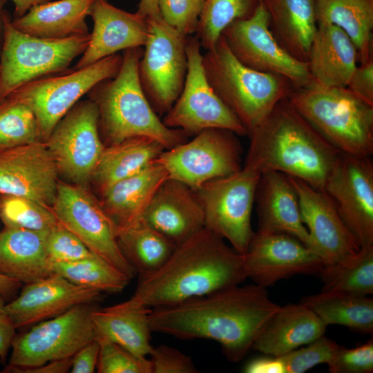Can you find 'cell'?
Masks as SVG:
<instances>
[{
    "mask_svg": "<svg viewBox=\"0 0 373 373\" xmlns=\"http://www.w3.org/2000/svg\"><path fill=\"white\" fill-rule=\"evenodd\" d=\"M48 231L4 227L0 231V274L21 284L54 274L46 251Z\"/></svg>",
    "mask_w": 373,
    "mask_h": 373,
    "instance_id": "83f0119b",
    "label": "cell"
},
{
    "mask_svg": "<svg viewBox=\"0 0 373 373\" xmlns=\"http://www.w3.org/2000/svg\"><path fill=\"white\" fill-rule=\"evenodd\" d=\"M238 136L227 129H205L192 140L165 149L155 161L164 167L169 178L196 191L209 180L242 168V147Z\"/></svg>",
    "mask_w": 373,
    "mask_h": 373,
    "instance_id": "30bf717a",
    "label": "cell"
},
{
    "mask_svg": "<svg viewBox=\"0 0 373 373\" xmlns=\"http://www.w3.org/2000/svg\"><path fill=\"white\" fill-rule=\"evenodd\" d=\"M117 239L122 254L138 275L158 269L177 247L142 218L117 229Z\"/></svg>",
    "mask_w": 373,
    "mask_h": 373,
    "instance_id": "e575fe53",
    "label": "cell"
},
{
    "mask_svg": "<svg viewBox=\"0 0 373 373\" xmlns=\"http://www.w3.org/2000/svg\"><path fill=\"white\" fill-rule=\"evenodd\" d=\"M288 177L296 191L302 221L312 249L324 265L344 262L354 256L361 247L343 223L330 197L300 179Z\"/></svg>",
    "mask_w": 373,
    "mask_h": 373,
    "instance_id": "ffe728a7",
    "label": "cell"
},
{
    "mask_svg": "<svg viewBox=\"0 0 373 373\" xmlns=\"http://www.w3.org/2000/svg\"><path fill=\"white\" fill-rule=\"evenodd\" d=\"M207 81L238 118L249 136L293 88L286 78L252 70L231 53L222 37L202 55Z\"/></svg>",
    "mask_w": 373,
    "mask_h": 373,
    "instance_id": "8992f818",
    "label": "cell"
},
{
    "mask_svg": "<svg viewBox=\"0 0 373 373\" xmlns=\"http://www.w3.org/2000/svg\"><path fill=\"white\" fill-rule=\"evenodd\" d=\"M201 46L195 35L186 37L187 70L182 90L162 119L171 128L188 136L208 128H224L239 136L247 131L233 113L216 94L205 75Z\"/></svg>",
    "mask_w": 373,
    "mask_h": 373,
    "instance_id": "7c38bea8",
    "label": "cell"
},
{
    "mask_svg": "<svg viewBox=\"0 0 373 373\" xmlns=\"http://www.w3.org/2000/svg\"><path fill=\"white\" fill-rule=\"evenodd\" d=\"M321 291L367 296L373 294V245L361 247L350 259L324 265L318 273Z\"/></svg>",
    "mask_w": 373,
    "mask_h": 373,
    "instance_id": "d590c367",
    "label": "cell"
},
{
    "mask_svg": "<svg viewBox=\"0 0 373 373\" xmlns=\"http://www.w3.org/2000/svg\"><path fill=\"white\" fill-rule=\"evenodd\" d=\"M8 0H0V50L2 47L4 35V14L6 10L4 6Z\"/></svg>",
    "mask_w": 373,
    "mask_h": 373,
    "instance_id": "9f6ffc18",
    "label": "cell"
},
{
    "mask_svg": "<svg viewBox=\"0 0 373 373\" xmlns=\"http://www.w3.org/2000/svg\"><path fill=\"white\" fill-rule=\"evenodd\" d=\"M149 35L138 65L142 89L155 113L164 115L179 97L187 70L186 36L161 17L147 18Z\"/></svg>",
    "mask_w": 373,
    "mask_h": 373,
    "instance_id": "8fae6325",
    "label": "cell"
},
{
    "mask_svg": "<svg viewBox=\"0 0 373 373\" xmlns=\"http://www.w3.org/2000/svg\"><path fill=\"white\" fill-rule=\"evenodd\" d=\"M243 167L276 171L323 190L339 151L289 102L280 101L249 135Z\"/></svg>",
    "mask_w": 373,
    "mask_h": 373,
    "instance_id": "3957f363",
    "label": "cell"
},
{
    "mask_svg": "<svg viewBox=\"0 0 373 373\" xmlns=\"http://www.w3.org/2000/svg\"><path fill=\"white\" fill-rule=\"evenodd\" d=\"M51 268L53 273L73 284L102 293H119L131 280L122 271L95 254L73 262H52Z\"/></svg>",
    "mask_w": 373,
    "mask_h": 373,
    "instance_id": "8d00e7d4",
    "label": "cell"
},
{
    "mask_svg": "<svg viewBox=\"0 0 373 373\" xmlns=\"http://www.w3.org/2000/svg\"><path fill=\"white\" fill-rule=\"evenodd\" d=\"M260 175L242 166L195 191L204 211V227L227 240L242 255L254 233L251 218Z\"/></svg>",
    "mask_w": 373,
    "mask_h": 373,
    "instance_id": "9c48e42d",
    "label": "cell"
},
{
    "mask_svg": "<svg viewBox=\"0 0 373 373\" xmlns=\"http://www.w3.org/2000/svg\"><path fill=\"white\" fill-rule=\"evenodd\" d=\"M314 1H317V0H314Z\"/></svg>",
    "mask_w": 373,
    "mask_h": 373,
    "instance_id": "6f0895ef",
    "label": "cell"
},
{
    "mask_svg": "<svg viewBox=\"0 0 373 373\" xmlns=\"http://www.w3.org/2000/svg\"><path fill=\"white\" fill-rule=\"evenodd\" d=\"M99 342L93 339L79 351L72 358L70 372L72 373H93L97 367Z\"/></svg>",
    "mask_w": 373,
    "mask_h": 373,
    "instance_id": "c3c4849f",
    "label": "cell"
},
{
    "mask_svg": "<svg viewBox=\"0 0 373 373\" xmlns=\"http://www.w3.org/2000/svg\"><path fill=\"white\" fill-rule=\"evenodd\" d=\"M247 373H286L280 356L266 355L249 361L243 369Z\"/></svg>",
    "mask_w": 373,
    "mask_h": 373,
    "instance_id": "f907efd6",
    "label": "cell"
},
{
    "mask_svg": "<svg viewBox=\"0 0 373 373\" xmlns=\"http://www.w3.org/2000/svg\"><path fill=\"white\" fill-rule=\"evenodd\" d=\"M45 142L59 175L86 187L105 146L96 104L89 99L79 101L58 122Z\"/></svg>",
    "mask_w": 373,
    "mask_h": 373,
    "instance_id": "9a60e30c",
    "label": "cell"
},
{
    "mask_svg": "<svg viewBox=\"0 0 373 373\" xmlns=\"http://www.w3.org/2000/svg\"><path fill=\"white\" fill-rule=\"evenodd\" d=\"M357 63L356 47L341 28L318 24L307 62L312 81L328 87H347Z\"/></svg>",
    "mask_w": 373,
    "mask_h": 373,
    "instance_id": "484cf974",
    "label": "cell"
},
{
    "mask_svg": "<svg viewBox=\"0 0 373 373\" xmlns=\"http://www.w3.org/2000/svg\"><path fill=\"white\" fill-rule=\"evenodd\" d=\"M256 284H241L188 300L153 308L152 332L182 340L210 339L218 343L228 360L238 362L249 351L280 306Z\"/></svg>",
    "mask_w": 373,
    "mask_h": 373,
    "instance_id": "6da1fadb",
    "label": "cell"
},
{
    "mask_svg": "<svg viewBox=\"0 0 373 373\" xmlns=\"http://www.w3.org/2000/svg\"><path fill=\"white\" fill-rule=\"evenodd\" d=\"M151 309L130 299L104 308L97 307L90 315L95 339L114 343L138 356L149 355L153 347Z\"/></svg>",
    "mask_w": 373,
    "mask_h": 373,
    "instance_id": "4316f807",
    "label": "cell"
},
{
    "mask_svg": "<svg viewBox=\"0 0 373 373\" xmlns=\"http://www.w3.org/2000/svg\"><path fill=\"white\" fill-rule=\"evenodd\" d=\"M317 24L341 28L357 51L358 62L373 58V0L315 1Z\"/></svg>",
    "mask_w": 373,
    "mask_h": 373,
    "instance_id": "d6a6232c",
    "label": "cell"
},
{
    "mask_svg": "<svg viewBox=\"0 0 373 373\" xmlns=\"http://www.w3.org/2000/svg\"><path fill=\"white\" fill-rule=\"evenodd\" d=\"M138 276L129 299L153 309L238 285L247 278L243 255L206 227L177 245L158 269Z\"/></svg>",
    "mask_w": 373,
    "mask_h": 373,
    "instance_id": "7a4b0ae2",
    "label": "cell"
},
{
    "mask_svg": "<svg viewBox=\"0 0 373 373\" xmlns=\"http://www.w3.org/2000/svg\"><path fill=\"white\" fill-rule=\"evenodd\" d=\"M0 220L4 227L50 231L58 222L52 209L21 196L0 193Z\"/></svg>",
    "mask_w": 373,
    "mask_h": 373,
    "instance_id": "ab89813d",
    "label": "cell"
},
{
    "mask_svg": "<svg viewBox=\"0 0 373 373\" xmlns=\"http://www.w3.org/2000/svg\"><path fill=\"white\" fill-rule=\"evenodd\" d=\"M331 373H371L373 372V341L352 349L340 346L327 364Z\"/></svg>",
    "mask_w": 373,
    "mask_h": 373,
    "instance_id": "f6af8a7d",
    "label": "cell"
},
{
    "mask_svg": "<svg viewBox=\"0 0 373 373\" xmlns=\"http://www.w3.org/2000/svg\"><path fill=\"white\" fill-rule=\"evenodd\" d=\"M340 345L325 335L309 344L280 356L286 373H303L321 364H329Z\"/></svg>",
    "mask_w": 373,
    "mask_h": 373,
    "instance_id": "60d3db41",
    "label": "cell"
},
{
    "mask_svg": "<svg viewBox=\"0 0 373 373\" xmlns=\"http://www.w3.org/2000/svg\"><path fill=\"white\" fill-rule=\"evenodd\" d=\"M99 342L97 372L153 373L151 362L146 356L136 355L112 342Z\"/></svg>",
    "mask_w": 373,
    "mask_h": 373,
    "instance_id": "b9f144b4",
    "label": "cell"
},
{
    "mask_svg": "<svg viewBox=\"0 0 373 373\" xmlns=\"http://www.w3.org/2000/svg\"><path fill=\"white\" fill-rule=\"evenodd\" d=\"M222 35L231 53L244 66L282 76L294 87L312 81L307 64L291 57L274 37L261 3L251 17L231 23Z\"/></svg>",
    "mask_w": 373,
    "mask_h": 373,
    "instance_id": "e0dca14e",
    "label": "cell"
},
{
    "mask_svg": "<svg viewBox=\"0 0 373 373\" xmlns=\"http://www.w3.org/2000/svg\"><path fill=\"white\" fill-rule=\"evenodd\" d=\"M327 326L304 304L279 307L255 340L252 349L280 356L325 335Z\"/></svg>",
    "mask_w": 373,
    "mask_h": 373,
    "instance_id": "d4e9b609",
    "label": "cell"
},
{
    "mask_svg": "<svg viewBox=\"0 0 373 373\" xmlns=\"http://www.w3.org/2000/svg\"><path fill=\"white\" fill-rule=\"evenodd\" d=\"M93 0H58L37 4L11 22L19 31L37 37L60 39L89 34L86 19Z\"/></svg>",
    "mask_w": 373,
    "mask_h": 373,
    "instance_id": "f546056e",
    "label": "cell"
},
{
    "mask_svg": "<svg viewBox=\"0 0 373 373\" xmlns=\"http://www.w3.org/2000/svg\"><path fill=\"white\" fill-rule=\"evenodd\" d=\"M7 301L0 294V361L5 365L12 341L16 336V327L8 314Z\"/></svg>",
    "mask_w": 373,
    "mask_h": 373,
    "instance_id": "681fc988",
    "label": "cell"
},
{
    "mask_svg": "<svg viewBox=\"0 0 373 373\" xmlns=\"http://www.w3.org/2000/svg\"><path fill=\"white\" fill-rule=\"evenodd\" d=\"M165 150L154 138L135 136L104 146L92 175L99 195L115 183L146 168Z\"/></svg>",
    "mask_w": 373,
    "mask_h": 373,
    "instance_id": "1f68e13d",
    "label": "cell"
},
{
    "mask_svg": "<svg viewBox=\"0 0 373 373\" xmlns=\"http://www.w3.org/2000/svg\"><path fill=\"white\" fill-rule=\"evenodd\" d=\"M89 16L93 21L88 45L74 68H81L118 53L146 44L149 35L147 18L109 3L93 0Z\"/></svg>",
    "mask_w": 373,
    "mask_h": 373,
    "instance_id": "7402d4cb",
    "label": "cell"
},
{
    "mask_svg": "<svg viewBox=\"0 0 373 373\" xmlns=\"http://www.w3.org/2000/svg\"><path fill=\"white\" fill-rule=\"evenodd\" d=\"M149 356L153 373L198 372L189 356L166 345L153 347Z\"/></svg>",
    "mask_w": 373,
    "mask_h": 373,
    "instance_id": "bcb514c9",
    "label": "cell"
},
{
    "mask_svg": "<svg viewBox=\"0 0 373 373\" xmlns=\"http://www.w3.org/2000/svg\"><path fill=\"white\" fill-rule=\"evenodd\" d=\"M204 0H157L162 20L184 36L195 34Z\"/></svg>",
    "mask_w": 373,
    "mask_h": 373,
    "instance_id": "7bdbcfd3",
    "label": "cell"
},
{
    "mask_svg": "<svg viewBox=\"0 0 373 373\" xmlns=\"http://www.w3.org/2000/svg\"><path fill=\"white\" fill-rule=\"evenodd\" d=\"M4 14L3 41L0 50V102L23 85L68 69L86 50L90 33L51 39L25 34Z\"/></svg>",
    "mask_w": 373,
    "mask_h": 373,
    "instance_id": "52a82bcc",
    "label": "cell"
},
{
    "mask_svg": "<svg viewBox=\"0 0 373 373\" xmlns=\"http://www.w3.org/2000/svg\"><path fill=\"white\" fill-rule=\"evenodd\" d=\"M155 160L140 172L122 180L104 191L101 204L117 227L125 228L140 219L162 183L168 178Z\"/></svg>",
    "mask_w": 373,
    "mask_h": 373,
    "instance_id": "4dcf8cb0",
    "label": "cell"
},
{
    "mask_svg": "<svg viewBox=\"0 0 373 373\" xmlns=\"http://www.w3.org/2000/svg\"><path fill=\"white\" fill-rule=\"evenodd\" d=\"M312 310L327 327L339 325L354 332H373L372 298L321 291L303 297L300 301Z\"/></svg>",
    "mask_w": 373,
    "mask_h": 373,
    "instance_id": "836d02e7",
    "label": "cell"
},
{
    "mask_svg": "<svg viewBox=\"0 0 373 373\" xmlns=\"http://www.w3.org/2000/svg\"><path fill=\"white\" fill-rule=\"evenodd\" d=\"M359 64L347 88L356 97L373 106V58Z\"/></svg>",
    "mask_w": 373,
    "mask_h": 373,
    "instance_id": "7dc6e473",
    "label": "cell"
},
{
    "mask_svg": "<svg viewBox=\"0 0 373 373\" xmlns=\"http://www.w3.org/2000/svg\"><path fill=\"white\" fill-rule=\"evenodd\" d=\"M72 358L73 357L50 361L41 365L36 367L26 368H12L6 370L4 372L66 373L68 372L70 370Z\"/></svg>",
    "mask_w": 373,
    "mask_h": 373,
    "instance_id": "816d5d0a",
    "label": "cell"
},
{
    "mask_svg": "<svg viewBox=\"0 0 373 373\" xmlns=\"http://www.w3.org/2000/svg\"><path fill=\"white\" fill-rule=\"evenodd\" d=\"M142 47L123 50L115 77L95 84L87 93L99 112V131L105 146L135 136L155 139L165 149L187 141L180 129L166 126L148 102L140 83Z\"/></svg>",
    "mask_w": 373,
    "mask_h": 373,
    "instance_id": "277c9868",
    "label": "cell"
},
{
    "mask_svg": "<svg viewBox=\"0 0 373 373\" xmlns=\"http://www.w3.org/2000/svg\"><path fill=\"white\" fill-rule=\"evenodd\" d=\"M15 6L14 18L24 15L35 5L41 4L51 0H10Z\"/></svg>",
    "mask_w": 373,
    "mask_h": 373,
    "instance_id": "11a10c76",
    "label": "cell"
},
{
    "mask_svg": "<svg viewBox=\"0 0 373 373\" xmlns=\"http://www.w3.org/2000/svg\"><path fill=\"white\" fill-rule=\"evenodd\" d=\"M95 304L75 306L59 316L33 325L26 332L16 334L8 365L3 372L73 357L95 338L90 318L97 307Z\"/></svg>",
    "mask_w": 373,
    "mask_h": 373,
    "instance_id": "4fadbf2b",
    "label": "cell"
},
{
    "mask_svg": "<svg viewBox=\"0 0 373 373\" xmlns=\"http://www.w3.org/2000/svg\"><path fill=\"white\" fill-rule=\"evenodd\" d=\"M243 258L247 277L265 288L297 274H318L324 265L313 249L285 233L254 232Z\"/></svg>",
    "mask_w": 373,
    "mask_h": 373,
    "instance_id": "ac0fdd59",
    "label": "cell"
},
{
    "mask_svg": "<svg viewBox=\"0 0 373 373\" xmlns=\"http://www.w3.org/2000/svg\"><path fill=\"white\" fill-rule=\"evenodd\" d=\"M254 202L258 232L287 233L313 249L307 229L302 221L296 191L287 175L276 171L262 173Z\"/></svg>",
    "mask_w": 373,
    "mask_h": 373,
    "instance_id": "cb8c5ba5",
    "label": "cell"
},
{
    "mask_svg": "<svg viewBox=\"0 0 373 373\" xmlns=\"http://www.w3.org/2000/svg\"><path fill=\"white\" fill-rule=\"evenodd\" d=\"M142 218L177 245L204 228L196 191L169 178L157 189Z\"/></svg>",
    "mask_w": 373,
    "mask_h": 373,
    "instance_id": "603a6c76",
    "label": "cell"
},
{
    "mask_svg": "<svg viewBox=\"0 0 373 373\" xmlns=\"http://www.w3.org/2000/svg\"><path fill=\"white\" fill-rule=\"evenodd\" d=\"M323 191L360 247L373 245V162L372 157L340 152Z\"/></svg>",
    "mask_w": 373,
    "mask_h": 373,
    "instance_id": "2e32d148",
    "label": "cell"
},
{
    "mask_svg": "<svg viewBox=\"0 0 373 373\" xmlns=\"http://www.w3.org/2000/svg\"><path fill=\"white\" fill-rule=\"evenodd\" d=\"M59 172L44 141L0 151V193L21 196L52 209Z\"/></svg>",
    "mask_w": 373,
    "mask_h": 373,
    "instance_id": "d6986e66",
    "label": "cell"
},
{
    "mask_svg": "<svg viewBox=\"0 0 373 373\" xmlns=\"http://www.w3.org/2000/svg\"><path fill=\"white\" fill-rule=\"evenodd\" d=\"M102 298V292L78 286L54 273L25 284L6 303V309L18 329L55 317L79 305L97 303Z\"/></svg>",
    "mask_w": 373,
    "mask_h": 373,
    "instance_id": "44dd1931",
    "label": "cell"
},
{
    "mask_svg": "<svg viewBox=\"0 0 373 373\" xmlns=\"http://www.w3.org/2000/svg\"><path fill=\"white\" fill-rule=\"evenodd\" d=\"M136 12L145 18L161 17L157 0H140Z\"/></svg>",
    "mask_w": 373,
    "mask_h": 373,
    "instance_id": "db71d44e",
    "label": "cell"
},
{
    "mask_svg": "<svg viewBox=\"0 0 373 373\" xmlns=\"http://www.w3.org/2000/svg\"><path fill=\"white\" fill-rule=\"evenodd\" d=\"M287 99L339 151L372 157L373 106L347 87H328L311 81L293 87Z\"/></svg>",
    "mask_w": 373,
    "mask_h": 373,
    "instance_id": "5b68a950",
    "label": "cell"
},
{
    "mask_svg": "<svg viewBox=\"0 0 373 373\" xmlns=\"http://www.w3.org/2000/svg\"><path fill=\"white\" fill-rule=\"evenodd\" d=\"M43 141L33 112L8 98L0 102V151Z\"/></svg>",
    "mask_w": 373,
    "mask_h": 373,
    "instance_id": "f35d334b",
    "label": "cell"
},
{
    "mask_svg": "<svg viewBox=\"0 0 373 373\" xmlns=\"http://www.w3.org/2000/svg\"><path fill=\"white\" fill-rule=\"evenodd\" d=\"M260 5V0H204L195 35L201 48H213L229 24L249 19Z\"/></svg>",
    "mask_w": 373,
    "mask_h": 373,
    "instance_id": "74e56055",
    "label": "cell"
},
{
    "mask_svg": "<svg viewBox=\"0 0 373 373\" xmlns=\"http://www.w3.org/2000/svg\"><path fill=\"white\" fill-rule=\"evenodd\" d=\"M46 251L51 263L76 261L94 254L59 222L48 231Z\"/></svg>",
    "mask_w": 373,
    "mask_h": 373,
    "instance_id": "ee69618b",
    "label": "cell"
},
{
    "mask_svg": "<svg viewBox=\"0 0 373 373\" xmlns=\"http://www.w3.org/2000/svg\"><path fill=\"white\" fill-rule=\"evenodd\" d=\"M52 210L58 221L91 252L131 279L137 274L119 249L117 227L103 209L99 199L86 187L59 180Z\"/></svg>",
    "mask_w": 373,
    "mask_h": 373,
    "instance_id": "5bb4252c",
    "label": "cell"
},
{
    "mask_svg": "<svg viewBox=\"0 0 373 373\" xmlns=\"http://www.w3.org/2000/svg\"><path fill=\"white\" fill-rule=\"evenodd\" d=\"M269 28L280 46L291 57L308 62L317 30L314 0H260Z\"/></svg>",
    "mask_w": 373,
    "mask_h": 373,
    "instance_id": "f1b7e54d",
    "label": "cell"
},
{
    "mask_svg": "<svg viewBox=\"0 0 373 373\" xmlns=\"http://www.w3.org/2000/svg\"><path fill=\"white\" fill-rule=\"evenodd\" d=\"M122 55L116 53L86 67L67 69L30 82L6 98L27 106L45 142L58 122L98 82L116 76Z\"/></svg>",
    "mask_w": 373,
    "mask_h": 373,
    "instance_id": "ba28073f",
    "label": "cell"
},
{
    "mask_svg": "<svg viewBox=\"0 0 373 373\" xmlns=\"http://www.w3.org/2000/svg\"><path fill=\"white\" fill-rule=\"evenodd\" d=\"M21 287V283L0 274V294L7 303L17 296Z\"/></svg>",
    "mask_w": 373,
    "mask_h": 373,
    "instance_id": "f5cc1de1",
    "label": "cell"
}]
</instances>
